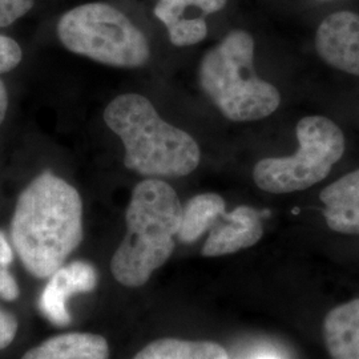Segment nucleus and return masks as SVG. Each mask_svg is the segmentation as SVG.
I'll return each instance as SVG.
<instances>
[{
    "label": "nucleus",
    "instance_id": "obj_1",
    "mask_svg": "<svg viewBox=\"0 0 359 359\" xmlns=\"http://www.w3.org/2000/svg\"><path fill=\"white\" fill-rule=\"evenodd\" d=\"M13 249L29 274L48 278L83 240V203L65 180L46 172L18 198L11 222Z\"/></svg>",
    "mask_w": 359,
    "mask_h": 359
},
{
    "label": "nucleus",
    "instance_id": "obj_2",
    "mask_svg": "<svg viewBox=\"0 0 359 359\" xmlns=\"http://www.w3.org/2000/svg\"><path fill=\"white\" fill-rule=\"evenodd\" d=\"M104 120L124 144L126 167L142 176L182 177L200 164V148L192 136L164 121L142 95H120L105 108Z\"/></svg>",
    "mask_w": 359,
    "mask_h": 359
},
{
    "label": "nucleus",
    "instance_id": "obj_3",
    "mask_svg": "<svg viewBox=\"0 0 359 359\" xmlns=\"http://www.w3.org/2000/svg\"><path fill=\"white\" fill-rule=\"evenodd\" d=\"M181 213L179 196L165 181L147 179L135 187L126 213L127 233L111 259L117 283L140 287L167 262Z\"/></svg>",
    "mask_w": 359,
    "mask_h": 359
},
{
    "label": "nucleus",
    "instance_id": "obj_4",
    "mask_svg": "<svg viewBox=\"0 0 359 359\" xmlns=\"http://www.w3.org/2000/svg\"><path fill=\"white\" fill-rule=\"evenodd\" d=\"M255 39L234 29L206 52L198 80L206 96L231 121H253L271 115L281 103L278 90L253 69Z\"/></svg>",
    "mask_w": 359,
    "mask_h": 359
},
{
    "label": "nucleus",
    "instance_id": "obj_5",
    "mask_svg": "<svg viewBox=\"0 0 359 359\" xmlns=\"http://www.w3.org/2000/svg\"><path fill=\"white\" fill-rule=\"evenodd\" d=\"M57 36L67 50L103 65L135 68L151 56L142 31L107 3H87L65 13Z\"/></svg>",
    "mask_w": 359,
    "mask_h": 359
},
{
    "label": "nucleus",
    "instance_id": "obj_6",
    "mask_svg": "<svg viewBox=\"0 0 359 359\" xmlns=\"http://www.w3.org/2000/svg\"><path fill=\"white\" fill-rule=\"evenodd\" d=\"M298 151L289 157H269L253 170L257 187L265 192L305 191L327 177L345 152V136L327 117L308 116L297 124Z\"/></svg>",
    "mask_w": 359,
    "mask_h": 359
},
{
    "label": "nucleus",
    "instance_id": "obj_7",
    "mask_svg": "<svg viewBox=\"0 0 359 359\" xmlns=\"http://www.w3.org/2000/svg\"><path fill=\"white\" fill-rule=\"evenodd\" d=\"M316 50L326 65L359 76V13L329 15L317 29Z\"/></svg>",
    "mask_w": 359,
    "mask_h": 359
},
{
    "label": "nucleus",
    "instance_id": "obj_8",
    "mask_svg": "<svg viewBox=\"0 0 359 359\" xmlns=\"http://www.w3.org/2000/svg\"><path fill=\"white\" fill-rule=\"evenodd\" d=\"M43 289L39 308L43 316L56 326L71 323L68 301L72 295L90 293L97 286V270L87 261H75L56 270Z\"/></svg>",
    "mask_w": 359,
    "mask_h": 359
},
{
    "label": "nucleus",
    "instance_id": "obj_9",
    "mask_svg": "<svg viewBox=\"0 0 359 359\" xmlns=\"http://www.w3.org/2000/svg\"><path fill=\"white\" fill-rule=\"evenodd\" d=\"M264 236L261 216L252 206L241 205L222 215L206 238L203 256L221 257L256 245Z\"/></svg>",
    "mask_w": 359,
    "mask_h": 359
},
{
    "label": "nucleus",
    "instance_id": "obj_10",
    "mask_svg": "<svg viewBox=\"0 0 359 359\" xmlns=\"http://www.w3.org/2000/svg\"><path fill=\"white\" fill-rule=\"evenodd\" d=\"M323 217L332 231L359 236V169L326 187L320 194Z\"/></svg>",
    "mask_w": 359,
    "mask_h": 359
},
{
    "label": "nucleus",
    "instance_id": "obj_11",
    "mask_svg": "<svg viewBox=\"0 0 359 359\" xmlns=\"http://www.w3.org/2000/svg\"><path fill=\"white\" fill-rule=\"evenodd\" d=\"M323 338L332 359H359V298L344 302L326 314Z\"/></svg>",
    "mask_w": 359,
    "mask_h": 359
},
{
    "label": "nucleus",
    "instance_id": "obj_12",
    "mask_svg": "<svg viewBox=\"0 0 359 359\" xmlns=\"http://www.w3.org/2000/svg\"><path fill=\"white\" fill-rule=\"evenodd\" d=\"M109 346L103 335L67 333L55 335L28 350L22 359H108Z\"/></svg>",
    "mask_w": 359,
    "mask_h": 359
},
{
    "label": "nucleus",
    "instance_id": "obj_13",
    "mask_svg": "<svg viewBox=\"0 0 359 359\" xmlns=\"http://www.w3.org/2000/svg\"><path fill=\"white\" fill-rule=\"evenodd\" d=\"M226 204L217 193H203L192 197L182 208L177 240L184 244L197 241L212 229L225 213Z\"/></svg>",
    "mask_w": 359,
    "mask_h": 359
},
{
    "label": "nucleus",
    "instance_id": "obj_14",
    "mask_svg": "<svg viewBox=\"0 0 359 359\" xmlns=\"http://www.w3.org/2000/svg\"><path fill=\"white\" fill-rule=\"evenodd\" d=\"M133 359H229V355L212 341L161 338L147 345Z\"/></svg>",
    "mask_w": 359,
    "mask_h": 359
},
{
    "label": "nucleus",
    "instance_id": "obj_15",
    "mask_svg": "<svg viewBox=\"0 0 359 359\" xmlns=\"http://www.w3.org/2000/svg\"><path fill=\"white\" fill-rule=\"evenodd\" d=\"M226 1L228 0H158L154 7V15L168 29L185 20L201 19L191 13V10L208 16L222 10Z\"/></svg>",
    "mask_w": 359,
    "mask_h": 359
},
{
    "label": "nucleus",
    "instance_id": "obj_16",
    "mask_svg": "<svg viewBox=\"0 0 359 359\" xmlns=\"http://www.w3.org/2000/svg\"><path fill=\"white\" fill-rule=\"evenodd\" d=\"M34 6V0H0V27L11 26Z\"/></svg>",
    "mask_w": 359,
    "mask_h": 359
},
{
    "label": "nucleus",
    "instance_id": "obj_17",
    "mask_svg": "<svg viewBox=\"0 0 359 359\" xmlns=\"http://www.w3.org/2000/svg\"><path fill=\"white\" fill-rule=\"evenodd\" d=\"M22 62V48L13 39L0 35V74L8 72Z\"/></svg>",
    "mask_w": 359,
    "mask_h": 359
},
{
    "label": "nucleus",
    "instance_id": "obj_18",
    "mask_svg": "<svg viewBox=\"0 0 359 359\" xmlns=\"http://www.w3.org/2000/svg\"><path fill=\"white\" fill-rule=\"evenodd\" d=\"M18 320L15 316L0 309V350L10 346L18 333Z\"/></svg>",
    "mask_w": 359,
    "mask_h": 359
},
{
    "label": "nucleus",
    "instance_id": "obj_19",
    "mask_svg": "<svg viewBox=\"0 0 359 359\" xmlns=\"http://www.w3.org/2000/svg\"><path fill=\"white\" fill-rule=\"evenodd\" d=\"M20 294L19 285L7 266L0 265V298L15 301Z\"/></svg>",
    "mask_w": 359,
    "mask_h": 359
},
{
    "label": "nucleus",
    "instance_id": "obj_20",
    "mask_svg": "<svg viewBox=\"0 0 359 359\" xmlns=\"http://www.w3.org/2000/svg\"><path fill=\"white\" fill-rule=\"evenodd\" d=\"M13 259V248L8 243L6 234L0 231V265L10 266Z\"/></svg>",
    "mask_w": 359,
    "mask_h": 359
},
{
    "label": "nucleus",
    "instance_id": "obj_21",
    "mask_svg": "<svg viewBox=\"0 0 359 359\" xmlns=\"http://www.w3.org/2000/svg\"><path fill=\"white\" fill-rule=\"evenodd\" d=\"M7 109H8V95H7L6 86L0 80V126L6 117Z\"/></svg>",
    "mask_w": 359,
    "mask_h": 359
},
{
    "label": "nucleus",
    "instance_id": "obj_22",
    "mask_svg": "<svg viewBox=\"0 0 359 359\" xmlns=\"http://www.w3.org/2000/svg\"><path fill=\"white\" fill-rule=\"evenodd\" d=\"M256 359H280L277 358V357H273V355H264V357H259V358Z\"/></svg>",
    "mask_w": 359,
    "mask_h": 359
}]
</instances>
